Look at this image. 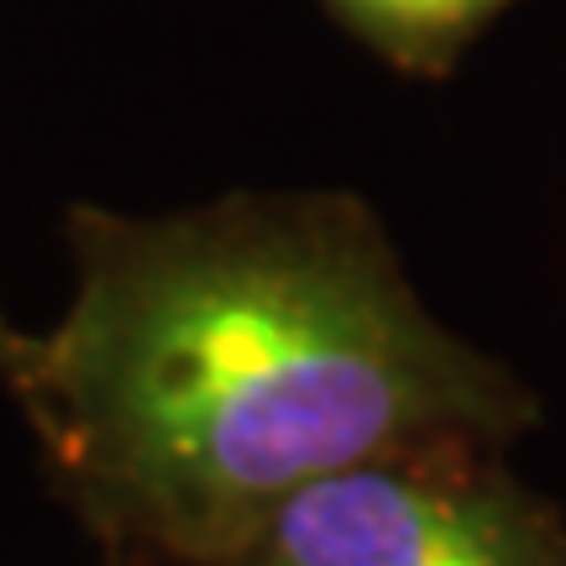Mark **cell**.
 I'll return each instance as SVG.
<instances>
[{
	"mask_svg": "<svg viewBox=\"0 0 566 566\" xmlns=\"http://www.w3.org/2000/svg\"><path fill=\"white\" fill-rule=\"evenodd\" d=\"M74 294L11 399L63 504L116 566H216L294 488L342 467L509 451L541 399L446 331L357 195L69 210Z\"/></svg>",
	"mask_w": 566,
	"mask_h": 566,
	"instance_id": "1",
	"label": "cell"
},
{
	"mask_svg": "<svg viewBox=\"0 0 566 566\" xmlns=\"http://www.w3.org/2000/svg\"><path fill=\"white\" fill-rule=\"evenodd\" d=\"M216 566H566V514L504 451L436 446L294 488Z\"/></svg>",
	"mask_w": 566,
	"mask_h": 566,
	"instance_id": "2",
	"label": "cell"
},
{
	"mask_svg": "<svg viewBox=\"0 0 566 566\" xmlns=\"http://www.w3.org/2000/svg\"><path fill=\"white\" fill-rule=\"evenodd\" d=\"M520 0H321V11L346 38L384 59L394 74L441 84L451 80L472 42Z\"/></svg>",
	"mask_w": 566,
	"mask_h": 566,
	"instance_id": "3",
	"label": "cell"
},
{
	"mask_svg": "<svg viewBox=\"0 0 566 566\" xmlns=\"http://www.w3.org/2000/svg\"><path fill=\"white\" fill-rule=\"evenodd\" d=\"M27 346H32V336L27 331H17V325L0 315V384L11 388V378L21 373V363H27Z\"/></svg>",
	"mask_w": 566,
	"mask_h": 566,
	"instance_id": "4",
	"label": "cell"
}]
</instances>
